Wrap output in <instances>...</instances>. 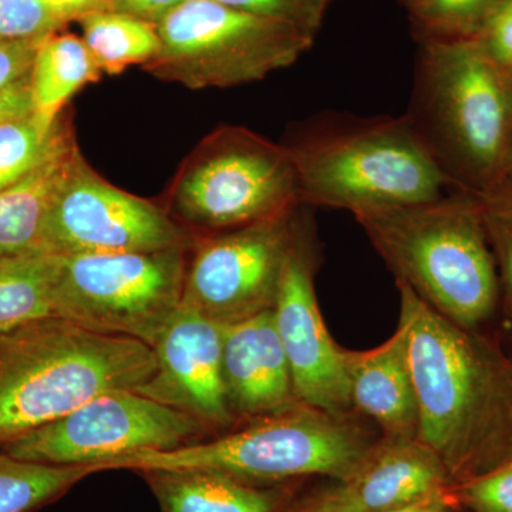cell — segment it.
Segmentation results:
<instances>
[{
    "instance_id": "11",
    "label": "cell",
    "mask_w": 512,
    "mask_h": 512,
    "mask_svg": "<svg viewBox=\"0 0 512 512\" xmlns=\"http://www.w3.org/2000/svg\"><path fill=\"white\" fill-rule=\"evenodd\" d=\"M299 207L202 237L188 258L181 305L224 326L274 311L298 229Z\"/></svg>"
},
{
    "instance_id": "2",
    "label": "cell",
    "mask_w": 512,
    "mask_h": 512,
    "mask_svg": "<svg viewBox=\"0 0 512 512\" xmlns=\"http://www.w3.org/2000/svg\"><path fill=\"white\" fill-rule=\"evenodd\" d=\"M406 116L454 190L511 180L512 83L477 40H424Z\"/></svg>"
},
{
    "instance_id": "25",
    "label": "cell",
    "mask_w": 512,
    "mask_h": 512,
    "mask_svg": "<svg viewBox=\"0 0 512 512\" xmlns=\"http://www.w3.org/2000/svg\"><path fill=\"white\" fill-rule=\"evenodd\" d=\"M508 0H410V22L424 40H476Z\"/></svg>"
},
{
    "instance_id": "38",
    "label": "cell",
    "mask_w": 512,
    "mask_h": 512,
    "mask_svg": "<svg viewBox=\"0 0 512 512\" xmlns=\"http://www.w3.org/2000/svg\"><path fill=\"white\" fill-rule=\"evenodd\" d=\"M402 2L404 3V5H406V3H409L410 0H402Z\"/></svg>"
},
{
    "instance_id": "15",
    "label": "cell",
    "mask_w": 512,
    "mask_h": 512,
    "mask_svg": "<svg viewBox=\"0 0 512 512\" xmlns=\"http://www.w3.org/2000/svg\"><path fill=\"white\" fill-rule=\"evenodd\" d=\"M222 372L237 420H254L298 403L274 311L225 325Z\"/></svg>"
},
{
    "instance_id": "22",
    "label": "cell",
    "mask_w": 512,
    "mask_h": 512,
    "mask_svg": "<svg viewBox=\"0 0 512 512\" xmlns=\"http://www.w3.org/2000/svg\"><path fill=\"white\" fill-rule=\"evenodd\" d=\"M83 42L101 72L120 74L128 67L144 66L160 49L157 25L116 10H99L83 16Z\"/></svg>"
},
{
    "instance_id": "5",
    "label": "cell",
    "mask_w": 512,
    "mask_h": 512,
    "mask_svg": "<svg viewBox=\"0 0 512 512\" xmlns=\"http://www.w3.org/2000/svg\"><path fill=\"white\" fill-rule=\"evenodd\" d=\"M285 147L306 207L356 214L437 200L454 190L406 114L318 117Z\"/></svg>"
},
{
    "instance_id": "10",
    "label": "cell",
    "mask_w": 512,
    "mask_h": 512,
    "mask_svg": "<svg viewBox=\"0 0 512 512\" xmlns=\"http://www.w3.org/2000/svg\"><path fill=\"white\" fill-rule=\"evenodd\" d=\"M204 427L191 416L133 389L97 394L76 410L10 441L2 453L50 466L110 470L123 458L197 443Z\"/></svg>"
},
{
    "instance_id": "39",
    "label": "cell",
    "mask_w": 512,
    "mask_h": 512,
    "mask_svg": "<svg viewBox=\"0 0 512 512\" xmlns=\"http://www.w3.org/2000/svg\"><path fill=\"white\" fill-rule=\"evenodd\" d=\"M511 180H512V171H511Z\"/></svg>"
},
{
    "instance_id": "36",
    "label": "cell",
    "mask_w": 512,
    "mask_h": 512,
    "mask_svg": "<svg viewBox=\"0 0 512 512\" xmlns=\"http://www.w3.org/2000/svg\"><path fill=\"white\" fill-rule=\"evenodd\" d=\"M282 512H352L343 504L335 488L326 491V493L313 495L311 498L299 501V503L289 504Z\"/></svg>"
},
{
    "instance_id": "30",
    "label": "cell",
    "mask_w": 512,
    "mask_h": 512,
    "mask_svg": "<svg viewBox=\"0 0 512 512\" xmlns=\"http://www.w3.org/2000/svg\"><path fill=\"white\" fill-rule=\"evenodd\" d=\"M42 39L0 42V93L29 79Z\"/></svg>"
},
{
    "instance_id": "9",
    "label": "cell",
    "mask_w": 512,
    "mask_h": 512,
    "mask_svg": "<svg viewBox=\"0 0 512 512\" xmlns=\"http://www.w3.org/2000/svg\"><path fill=\"white\" fill-rule=\"evenodd\" d=\"M60 255L55 316L153 348L180 309L188 249Z\"/></svg>"
},
{
    "instance_id": "31",
    "label": "cell",
    "mask_w": 512,
    "mask_h": 512,
    "mask_svg": "<svg viewBox=\"0 0 512 512\" xmlns=\"http://www.w3.org/2000/svg\"><path fill=\"white\" fill-rule=\"evenodd\" d=\"M476 40L498 66L505 70L512 66V0L498 10Z\"/></svg>"
},
{
    "instance_id": "29",
    "label": "cell",
    "mask_w": 512,
    "mask_h": 512,
    "mask_svg": "<svg viewBox=\"0 0 512 512\" xmlns=\"http://www.w3.org/2000/svg\"><path fill=\"white\" fill-rule=\"evenodd\" d=\"M450 490L463 512H512V458Z\"/></svg>"
},
{
    "instance_id": "3",
    "label": "cell",
    "mask_w": 512,
    "mask_h": 512,
    "mask_svg": "<svg viewBox=\"0 0 512 512\" xmlns=\"http://www.w3.org/2000/svg\"><path fill=\"white\" fill-rule=\"evenodd\" d=\"M353 215L397 284L458 326L487 332L500 312V282L476 195L453 190Z\"/></svg>"
},
{
    "instance_id": "12",
    "label": "cell",
    "mask_w": 512,
    "mask_h": 512,
    "mask_svg": "<svg viewBox=\"0 0 512 512\" xmlns=\"http://www.w3.org/2000/svg\"><path fill=\"white\" fill-rule=\"evenodd\" d=\"M191 237L156 202L107 183L77 157L53 198L40 249L59 255L133 254L190 247Z\"/></svg>"
},
{
    "instance_id": "33",
    "label": "cell",
    "mask_w": 512,
    "mask_h": 512,
    "mask_svg": "<svg viewBox=\"0 0 512 512\" xmlns=\"http://www.w3.org/2000/svg\"><path fill=\"white\" fill-rule=\"evenodd\" d=\"M30 77L0 93V123L32 113Z\"/></svg>"
},
{
    "instance_id": "40",
    "label": "cell",
    "mask_w": 512,
    "mask_h": 512,
    "mask_svg": "<svg viewBox=\"0 0 512 512\" xmlns=\"http://www.w3.org/2000/svg\"><path fill=\"white\" fill-rule=\"evenodd\" d=\"M461 512H463V510H461Z\"/></svg>"
},
{
    "instance_id": "8",
    "label": "cell",
    "mask_w": 512,
    "mask_h": 512,
    "mask_svg": "<svg viewBox=\"0 0 512 512\" xmlns=\"http://www.w3.org/2000/svg\"><path fill=\"white\" fill-rule=\"evenodd\" d=\"M157 30L160 49L143 69L191 90L259 82L298 62L315 42L291 25L217 0H187Z\"/></svg>"
},
{
    "instance_id": "37",
    "label": "cell",
    "mask_w": 512,
    "mask_h": 512,
    "mask_svg": "<svg viewBox=\"0 0 512 512\" xmlns=\"http://www.w3.org/2000/svg\"><path fill=\"white\" fill-rule=\"evenodd\" d=\"M505 72H507L508 77H510V80H511V83H512V66L508 67V69L505 70Z\"/></svg>"
},
{
    "instance_id": "17",
    "label": "cell",
    "mask_w": 512,
    "mask_h": 512,
    "mask_svg": "<svg viewBox=\"0 0 512 512\" xmlns=\"http://www.w3.org/2000/svg\"><path fill=\"white\" fill-rule=\"evenodd\" d=\"M353 410L390 440H417L419 407L407 357L406 333L396 332L367 350L343 349Z\"/></svg>"
},
{
    "instance_id": "20",
    "label": "cell",
    "mask_w": 512,
    "mask_h": 512,
    "mask_svg": "<svg viewBox=\"0 0 512 512\" xmlns=\"http://www.w3.org/2000/svg\"><path fill=\"white\" fill-rule=\"evenodd\" d=\"M101 76L82 37L60 32L43 37L30 74L33 113L56 120L74 94Z\"/></svg>"
},
{
    "instance_id": "6",
    "label": "cell",
    "mask_w": 512,
    "mask_h": 512,
    "mask_svg": "<svg viewBox=\"0 0 512 512\" xmlns=\"http://www.w3.org/2000/svg\"><path fill=\"white\" fill-rule=\"evenodd\" d=\"M380 437L359 413H330L298 402L217 439L123 458L110 470L211 468L256 484L312 476L342 483Z\"/></svg>"
},
{
    "instance_id": "14",
    "label": "cell",
    "mask_w": 512,
    "mask_h": 512,
    "mask_svg": "<svg viewBox=\"0 0 512 512\" xmlns=\"http://www.w3.org/2000/svg\"><path fill=\"white\" fill-rule=\"evenodd\" d=\"M222 332L224 325L181 305L154 342L156 372L136 392L188 414L205 431L232 430L238 420L225 389Z\"/></svg>"
},
{
    "instance_id": "32",
    "label": "cell",
    "mask_w": 512,
    "mask_h": 512,
    "mask_svg": "<svg viewBox=\"0 0 512 512\" xmlns=\"http://www.w3.org/2000/svg\"><path fill=\"white\" fill-rule=\"evenodd\" d=\"M184 2L187 0H110L109 9L158 25Z\"/></svg>"
},
{
    "instance_id": "21",
    "label": "cell",
    "mask_w": 512,
    "mask_h": 512,
    "mask_svg": "<svg viewBox=\"0 0 512 512\" xmlns=\"http://www.w3.org/2000/svg\"><path fill=\"white\" fill-rule=\"evenodd\" d=\"M60 255L35 249L0 259V335L55 316Z\"/></svg>"
},
{
    "instance_id": "13",
    "label": "cell",
    "mask_w": 512,
    "mask_h": 512,
    "mask_svg": "<svg viewBox=\"0 0 512 512\" xmlns=\"http://www.w3.org/2000/svg\"><path fill=\"white\" fill-rule=\"evenodd\" d=\"M318 261L312 227L305 214H299L275 303V326L291 369L296 400L330 413H352L345 348L330 336L316 299Z\"/></svg>"
},
{
    "instance_id": "23",
    "label": "cell",
    "mask_w": 512,
    "mask_h": 512,
    "mask_svg": "<svg viewBox=\"0 0 512 512\" xmlns=\"http://www.w3.org/2000/svg\"><path fill=\"white\" fill-rule=\"evenodd\" d=\"M99 471L93 466L30 463L0 451V512L39 510Z\"/></svg>"
},
{
    "instance_id": "26",
    "label": "cell",
    "mask_w": 512,
    "mask_h": 512,
    "mask_svg": "<svg viewBox=\"0 0 512 512\" xmlns=\"http://www.w3.org/2000/svg\"><path fill=\"white\" fill-rule=\"evenodd\" d=\"M500 282V312L512 343V180L476 195Z\"/></svg>"
},
{
    "instance_id": "28",
    "label": "cell",
    "mask_w": 512,
    "mask_h": 512,
    "mask_svg": "<svg viewBox=\"0 0 512 512\" xmlns=\"http://www.w3.org/2000/svg\"><path fill=\"white\" fill-rule=\"evenodd\" d=\"M66 25L43 0H0V42L40 39Z\"/></svg>"
},
{
    "instance_id": "7",
    "label": "cell",
    "mask_w": 512,
    "mask_h": 512,
    "mask_svg": "<svg viewBox=\"0 0 512 512\" xmlns=\"http://www.w3.org/2000/svg\"><path fill=\"white\" fill-rule=\"evenodd\" d=\"M167 194L164 208L178 224L211 235L302 205L288 148L241 126L220 127L205 137L181 165Z\"/></svg>"
},
{
    "instance_id": "16",
    "label": "cell",
    "mask_w": 512,
    "mask_h": 512,
    "mask_svg": "<svg viewBox=\"0 0 512 512\" xmlns=\"http://www.w3.org/2000/svg\"><path fill=\"white\" fill-rule=\"evenodd\" d=\"M446 488L450 477L433 451L380 437L335 493L352 512H387Z\"/></svg>"
},
{
    "instance_id": "27",
    "label": "cell",
    "mask_w": 512,
    "mask_h": 512,
    "mask_svg": "<svg viewBox=\"0 0 512 512\" xmlns=\"http://www.w3.org/2000/svg\"><path fill=\"white\" fill-rule=\"evenodd\" d=\"M222 5L291 25L316 39L332 0H217Z\"/></svg>"
},
{
    "instance_id": "4",
    "label": "cell",
    "mask_w": 512,
    "mask_h": 512,
    "mask_svg": "<svg viewBox=\"0 0 512 512\" xmlns=\"http://www.w3.org/2000/svg\"><path fill=\"white\" fill-rule=\"evenodd\" d=\"M156 372L151 346L47 318L0 335V448L97 394L143 386Z\"/></svg>"
},
{
    "instance_id": "18",
    "label": "cell",
    "mask_w": 512,
    "mask_h": 512,
    "mask_svg": "<svg viewBox=\"0 0 512 512\" xmlns=\"http://www.w3.org/2000/svg\"><path fill=\"white\" fill-rule=\"evenodd\" d=\"M156 495L161 512H282L285 488L261 487L211 468L138 471Z\"/></svg>"
},
{
    "instance_id": "34",
    "label": "cell",
    "mask_w": 512,
    "mask_h": 512,
    "mask_svg": "<svg viewBox=\"0 0 512 512\" xmlns=\"http://www.w3.org/2000/svg\"><path fill=\"white\" fill-rule=\"evenodd\" d=\"M64 22L82 19L89 13L109 9L110 0H43Z\"/></svg>"
},
{
    "instance_id": "19",
    "label": "cell",
    "mask_w": 512,
    "mask_h": 512,
    "mask_svg": "<svg viewBox=\"0 0 512 512\" xmlns=\"http://www.w3.org/2000/svg\"><path fill=\"white\" fill-rule=\"evenodd\" d=\"M80 154L70 127L42 163L0 191V259L40 249L47 212Z\"/></svg>"
},
{
    "instance_id": "24",
    "label": "cell",
    "mask_w": 512,
    "mask_h": 512,
    "mask_svg": "<svg viewBox=\"0 0 512 512\" xmlns=\"http://www.w3.org/2000/svg\"><path fill=\"white\" fill-rule=\"evenodd\" d=\"M72 126L62 111L56 120L29 113L0 123V191L6 190L37 167Z\"/></svg>"
},
{
    "instance_id": "1",
    "label": "cell",
    "mask_w": 512,
    "mask_h": 512,
    "mask_svg": "<svg viewBox=\"0 0 512 512\" xmlns=\"http://www.w3.org/2000/svg\"><path fill=\"white\" fill-rule=\"evenodd\" d=\"M397 288L417 441L436 454L454 487L512 458V353L490 333L444 318L409 286Z\"/></svg>"
},
{
    "instance_id": "35",
    "label": "cell",
    "mask_w": 512,
    "mask_h": 512,
    "mask_svg": "<svg viewBox=\"0 0 512 512\" xmlns=\"http://www.w3.org/2000/svg\"><path fill=\"white\" fill-rule=\"evenodd\" d=\"M387 512H461V508L450 488H446Z\"/></svg>"
}]
</instances>
